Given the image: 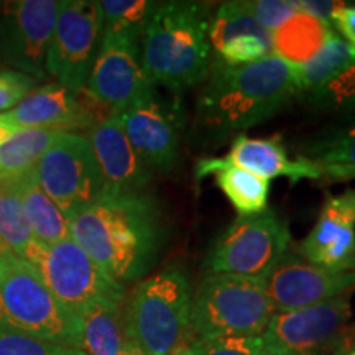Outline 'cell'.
<instances>
[{
  "label": "cell",
  "mask_w": 355,
  "mask_h": 355,
  "mask_svg": "<svg viewBox=\"0 0 355 355\" xmlns=\"http://www.w3.org/2000/svg\"><path fill=\"white\" fill-rule=\"evenodd\" d=\"M71 237L117 283L148 272L163 247L159 204L145 191L104 193L71 220Z\"/></svg>",
  "instance_id": "1"
},
{
  "label": "cell",
  "mask_w": 355,
  "mask_h": 355,
  "mask_svg": "<svg viewBox=\"0 0 355 355\" xmlns=\"http://www.w3.org/2000/svg\"><path fill=\"white\" fill-rule=\"evenodd\" d=\"M296 96L295 68L278 56L243 66L212 60L198 96L196 125L212 137L247 130L268 121Z\"/></svg>",
  "instance_id": "2"
},
{
  "label": "cell",
  "mask_w": 355,
  "mask_h": 355,
  "mask_svg": "<svg viewBox=\"0 0 355 355\" xmlns=\"http://www.w3.org/2000/svg\"><path fill=\"white\" fill-rule=\"evenodd\" d=\"M212 3H155L140 38V56L155 86L180 92L206 81L212 64L209 30Z\"/></svg>",
  "instance_id": "3"
},
{
  "label": "cell",
  "mask_w": 355,
  "mask_h": 355,
  "mask_svg": "<svg viewBox=\"0 0 355 355\" xmlns=\"http://www.w3.org/2000/svg\"><path fill=\"white\" fill-rule=\"evenodd\" d=\"M189 278L184 270L168 266L145 278L133 290L125 306V337L146 355H171L189 347Z\"/></svg>",
  "instance_id": "4"
},
{
  "label": "cell",
  "mask_w": 355,
  "mask_h": 355,
  "mask_svg": "<svg viewBox=\"0 0 355 355\" xmlns=\"http://www.w3.org/2000/svg\"><path fill=\"white\" fill-rule=\"evenodd\" d=\"M0 329L81 350L78 314L64 308L32 266L8 250L0 277Z\"/></svg>",
  "instance_id": "5"
},
{
  "label": "cell",
  "mask_w": 355,
  "mask_h": 355,
  "mask_svg": "<svg viewBox=\"0 0 355 355\" xmlns=\"http://www.w3.org/2000/svg\"><path fill=\"white\" fill-rule=\"evenodd\" d=\"M273 316L263 278L207 275L191 304V331L196 339L261 336Z\"/></svg>",
  "instance_id": "6"
},
{
  "label": "cell",
  "mask_w": 355,
  "mask_h": 355,
  "mask_svg": "<svg viewBox=\"0 0 355 355\" xmlns=\"http://www.w3.org/2000/svg\"><path fill=\"white\" fill-rule=\"evenodd\" d=\"M17 257L32 266L51 295L78 316L97 300H125L123 285L102 272L73 237L51 245L33 239Z\"/></svg>",
  "instance_id": "7"
},
{
  "label": "cell",
  "mask_w": 355,
  "mask_h": 355,
  "mask_svg": "<svg viewBox=\"0 0 355 355\" xmlns=\"http://www.w3.org/2000/svg\"><path fill=\"white\" fill-rule=\"evenodd\" d=\"M288 224L272 209L239 216L214 239L204 259L207 275L263 278L290 250Z\"/></svg>",
  "instance_id": "8"
},
{
  "label": "cell",
  "mask_w": 355,
  "mask_h": 355,
  "mask_svg": "<svg viewBox=\"0 0 355 355\" xmlns=\"http://www.w3.org/2000/svg\"><path fill=\"white\" fill-rule=\"evenodd\" d=\"M38 183L69 222L104 194V178L87 137L61 132L37 168Z\"/></svg>",
  "instance_id": "9"
},
{
  "label": "cell",
  "mask_w": 355,
  "mask_h": 355,
  "mask_svg": "<svg viewBox=\"0 0 355 355\" xmlns=\"http://www.w3.org/2000/svg\"><path fill=\"white\" fill-rule=\"evenodd\" d=\"M104 17L94 0H63L46 56V74L58 84L81 94L99 51Z\"/></svg>",
  "instance_id": "10"
},
{
  "label": "cell",
  "mask_w": 355,
  "mask_h": 355,
  "mask_svg": "<svg viewBox=\"0 0 355 355\" xmlns=\"http://www.w3.org/2000/svg\"><path fill=\"white\" fill-rule=\"evenodd\" d=\"M352 316L350 295L275 313L261 339L272 355H329Z\"/></svg>",
  "instance_id": "11"
},
{
  "label": "cell",
  "mask_w": 355,
  "mask_h": 355,
  "mask_svg": "<svg viewBox=\"0 0 355 355\" xmlns=\"http://www.w3.org/2000/svg\"><path fill=\"white\" fill-rule=\"evenodd\" d=\"M84 94L112 115L157 96V86L141 64L140 43L102 33Z\"/></svg>",
  "instance_id": "12"
},
{
  "label": "cell",
  "mask_w": 355,
  "mask_h": 355,
  "mask_svg": "<svg viewBox=\"0 0 355 355\" xmlns=\"http://www.w3.org/2000/svg\"><path fill=\"white\" fill-rule=\"evenodd\" d=\"M58 8L56 0L0 3V58L26 76L46 78V56Z\"/></svg>",
  "instance_id": "13"
},
{
  "label": "cell",
  "mask_w": 355,
  "mask_h": 355,
  "mask_svg": "<svg viewBox=\"0 0 355 355\" xmlns=\"http://www.w3.org/2000/svg\"><path fill=\"white\" fill-rule=\"evenodd\" d=\"M263 286L275 313L308 308L322 301L352 295L354 272H332L288 250L263 277Z\"/></svg>",
  "instance_id": "14"
},
{
  "label": "cell",
  "mask_w": 355,
  "mask_h": 355,
  "mask_svg": "<svg viewBox=\"0 0 355 355\" xmlns=\"http://www.w3.org/2000/svg\"><path fill=\"white\" fill-rule=\"evenodd\" d=\"M119 121L141 162L153 173H168L176 166L184 123L180 102L153 96L119 114Z\"/></svg>",
  "instance_id": "15"
},
{
  "label": "cell",
  "mask_w": 355,
  "mask_h": 355,
  "mask_svg": "<svg viewBox=\"0 0 355 355\" xmlns=\"http://www.w3.org/2000/svg\"><path fill=\"white\" fill-rule=\"evenodd\" d=\"M97 110H104L91 97L74 94L58 83L35 87L8 115L19 128L71 132L89 130L102 121Z\"/></svg>",
  "instance_id": "16"
},
{
  "label": "cell",
  "mask_w": 355,
  "mask_h": 355,
  "mask_svg": "<svg viewBox=\"0 0 355 355\" xmlns=\"http://www.w3.org/2000/svg\"><path fill=\"white\" fill-rule=\"evenodd\" d=\"M207 38L222 64L243 66L273 55L272 32L254 19L243 2L220 3L211 15Z\"/></svg>",
  "instance_id": "17"
},
{
  "label": "cell",
  "mask_w": 355,
  "mask_h": 355,
  "mask_svg": "<svg viewBox=\"0 0 355 355\" xmlns=\"http://www.w3.org/2000/svg\"><path fill=\"white\" fill-rule=\"evenodd\" d=\"M86 137L104 178V193L144 191L152 180L153 171L141 162L128 141L119 115L102 119L89 128Z\"/></svg>",
  "instance_id": "18"
},
{
  "label": "cell",
  "mask_w": 355,
  "mask_h": 355,
  "mask_svg": "<svg viewBox=\"0 0 355 355\" xmlns=\"http://www.w3.org/2000/svg\"><path fill=\"white\" fill-rule=\"evenodd\" d=\"M298 254L321 268L354 272L355 214L339 196L324 201L316 224L298 245Z\"/></svg>",
  "instance_id": "19"
},
{
  "label": "cell",
  "mask_w": 355,
  "mask_h": 355,
  "mask_svg": "<svg viewBox=\"0 0 355 355\" xmlns=\"http://www.w3.org/2000/svg\"><path fill=\"white\" fill-rule=\"evenodd\" d=\"M224 158L232 165L254 173L266 181L279 176L288 178L291 183H298L301 180L322 181L321 171L313 159L304 155L290 158L279 137L250 139L247 135H239L230 145L229 155Z\"/></svg>",
  "instance_id": "20"
},
{
  "label": "cell",
  "mask_w": 355,
  "mask_h": 355,
  "mask_svg": "<svg viewBox=\"0 0 355 355\" xmlns=\"http://www.w3.org/2000/svg\"><path fill=\"white\" fill-rule=\"evenodd\" d=\"M196 180L216 178V184L239 216H254L266 209L270 181L229 163L224 157L202 158L196 163Z\"/></svg>",
  "instance_id": "21"
},
{
  "label": "cell",
  "mask_w": 355,
  "mask_h": 355,
  "mask_svg": "<svg viewBox=\"0 0 355 355\" xmlns=\"http://www.w3.org/2000/svg\"><path fill=\"white\" fill-rule=\"evenodd\" d=\"M81 350L86 355H121L125 340L123 300L104 298L79 314Z\"/></svg>",
  "instance_id": "22"
},
{
  "label": "cell",
  "mask_w": 355,
  "mask_h": 355,
  "mask_svg": "<svg viewBox=\"0 0 355 355\" xmlns=\"http://www.w3.org/2000/svg\"><path fill=\"white\" fill-rule=\"evenodd\" d=\"M15 183L35 241L51 245L71 237V222L40 186L37 171L30 170L17 176Z\"/></svg>",
  "instance_id": "23"
},
{
  "label": "cell",
  "mask_w": 355,
  "mask_h": 355,
  "mask_svg": "<svg viewBox=\"0 0 355 355\" xmlns=\"http://www.w3.org/2000/svg\"><path fill=\"white\" fill-rule=\"evenodd\" d=\"M331 26L309 13L298 10L273 35V55L293 68L304 64L321 50Z\"/></svg>",
  "instance_id": "24"
},
{
  "label": "cell",
  "mask_w": 355,
  "mask_h": 355,
  "mask_svg": "<svg viewBox=\"0 0 355 355\" xmlns=\"http://www.w3.org/2000/svg\"><path fill=\"white\" fill-rule=\"evenodd\" d=\"M304 157L313 159L322 180L331 183L355 180V115L343 127L316 141Z\"/></svg>",
  "instance_id": "25"
},
{
  "label": "cell",
  "mask_w": 355,
  "mask_h": 355,
  "mask_svg": "<svg viewBox=\"0 0 355 355\" xmlns=\"http://www.w3.org/2000/svg\"><path fill=\"white\" fill-rule=\"evenodd\" d=\"M60 133L43 128H21L0 141V175L17 178L35 170Z\"/></svg>",
  "instance_id": "26"
},
{
  "label": "cell",
  "mask_w": 355,
  "mask_h": 355,
  "mask_svg": "<svg viewBox=\"0 0 355 355\" xmlns=\"http://www.w3.org/2000/svg\"><path fill=\"white\" fill-rule=\"evenodd\" d=\"M354 61L355 48L350 46L334 30H331L321 50L309 61H306L304 64L295 68L300 96H306L309 92L316 91L327 79H331L345 66L352 64Z\"/></svg>",
  "instance_id": "27"
},
{
  "label": "cell",
  "mask_w": 355,
  "mask_h": 355,
  "mask_svg": "<svg viewBox=\"0 0 355 355\" xmlns=\"http://www.w3.org/2000/svg\"><path fill=\"white\" fill-rule=\"evenodd\" d=\"M33 241L15 178L0 175V245L20 255Z\"/></svg>",
  "instance_id": "28"
},
{
  "label": "cell",
  "mask_w": 355,
  "mask_h": 355,
  "mask_svg": "<svg viewBox=\"0 0 355 355\" xmlns=\"http://www.w3.org/2000/svg\"><path fill=\"white\" fill-rule=\"evenodd\" d=\"M155 3L146 0H104L99 2L104 17V33L139 42Z\"/></svg>",
  "instance_id": "29"
},
{
  "label": "cell",
  "mask_w": 355,
  "mask_h": 355,
  "mask_svg": "<svg viewBox=\"0 0 355 355\" xmlns=\"http://www.w3.org/2000/svg\"><path fill=\"white\" fill-rule=\"evenodd\" d=\"M314 109L321 112L355 115V61L345 66L321 87L304 96Z\"/></svg>",
  "instance_id": "30"
},
{
  "label": "cell",
  "mask_w": 355,
  "mask_h": 355,
  "mask_svg": "<svg viewBox=\"0 0 355 355\" xmlns=\"http://www.w3.org/2000/svg\"><path fill=\"white\" fill-rule=\"evenodd\" d=\"M189 350L191 355H272L261 336L194 339Z\"/></svg>",
  "instance_id": "31"
},
{
  "label": "cell",
  "mask_w": 355,
  "mask_h": 355,
  "mask_svg": "<svg viewBox=\"0 0 355 355\" xmlns=\"http://www.w3.org/2000/svg\"><path fill=\"white\" fill-rule=\"evenodd\" d=\"M0 355H86L83 350L46 343L17 331L0 329Z\"/></svg>",
  "instance_id": "32"
},
{
  "label": "cell",
  "mask_w": 355,
  "mask_h": 355,
  "mask_svg": "<svg viewBox=\"0 0 355 355\" xmlns=\"http://www.w3.org/2000/svg\"><path fill=\"white\" fill-rule=\"evenodd\" d=\"M37 79L13 68H0V114L10 112L35 89Z\"/></svg>",
  "instance_id": "33"
},
{
  "label": "cell",
  "mask_w": 355,
  "mask_h": 355,
  "mask_svg": "<svg viewBox=\"0 0 355 355\" xmlns=\"http://www.w3.org/2000/svg\"><path fill=\"white\" fill-rule=\"evenodd\" d=\"M243 3L254 19L272 33L298 12L296 2L293 0H248Z\"/></svg>",
  "instance_id": "34"
},
{
  "label": "cell",
  "mask_w": 355,
  "mask_h": 355,
  "mask_svg": "<svg viewBox=\"0 0 355 355\" xmlns=\"http://www.w3.org/2000/svg\"><path fill=\"white\" fill-rule=\"evenodd\" d=\"M332 25L339 32L337 35L355 48V6L344 3L332 17Z\"/></svg>",
  "instance_id": "35"
},
{
  "label": "cell",
  "mask_w": 355,
  "mask_h": 355,
  "mask_svg": "<svg viewBox=\"0 0 355 355\" xmlns=\"http://www.w3.org/2000/svg\"><path fill=\"white\" fill-rule=\"evenodd\" d=\"M344 3L345 2H331V0L329 2H309L308 0V2H296V7H298V10L309 13V15L316 17L324 24L332 26V17Z\"/></svg>",
  "instance_id": "36"
},
{
  "label": "cell",
  "mask_w": 355,
  "mask_h": 355,
  "mask_svg": "<svg viewBox=\"0 0 355 355\" xmlns=\"http://www.w3.org/2000/svg\"><path fill=\"white\" fill-rule=\"evenodd\" d=\"M329 355H355V329H345Z\"/></svg>",
  "instance_id": "37"
},
{
  "label": "cell",
  "mask_w": 355,
  "mask_h": 355,
  "mask_svg": "<svg viewBox=\"0 0 355 355\" xmlns=\"http://www.w3.org/2000/svg\"><path fill=\"white\" fill-rule=\"evenodd\" d=\"M19 130H21V128L15 125V122L12 121V117L8 115V112L0 114V141L8 139V137L13 135V133H17Z\"/></svg>",
  "instance_id": "38"
},
{
  "label": "cell",
  "mask_w": 355,
  "mask_h": 355,
  "mask_svg": "<svg viewBox=\"0 0 355 355\" xmlns=\"http://www.w3.org/2000/svg\"><path fill=\"white\" fill-rule=\"evenodd\" d=\"M121 355H146V354L144 352V349H141L140 345L135 343V340H132L130 337H125Z\"/></svg>",
  "instance_id": "39"
},
{
  "label": "cell",
  "mask_w": 355,
  "mask_h": 355,
  "mask_svg": "<svg viewBox=\"0 0 355 355\" xmlns=\"http://www.w3.org/2000/svg\"><path fill=\"white\" fill-rule=\"evenodd\" d=\"M339 198H340V201H343L345 206H347L349 209L355 214V189L345 191V193L339 194Z\"/></svg>",
  "instance_id": "40"
},
{
  "label": "cell",
  "mask_w": 355,
  "mask_h": 355,
  "mask_svg": "<svg viewBox=\"0 0 355 355\" xmlns=\"http://www.w3.org/2000/svg\"><path fill=\"white\" fill-rule=\"evenodd\" d=\"M3 263H6V248L0 247V277H2L3 272Z\"/></svg>",
  "instance_id": "41"
},
{
  "label": "cell",
  "mask_w": 355,
  "mask_h": 355,
  "mask_svg": "<svg viewBox=\"0 0 355 355\" xmlns=\"http://www.w3.org/2000/svg\"><path fill=\"white\" fill-rule=\"evenodd\" d=\"M171 355H191V350H189V347H186V349H181V350H178V352L171 354Z\"/></svg>",
  "instance_id": "42"
},
{
  "label": "cell",
  "mask_w": 355,
  "mask_h": 355,
  "mask_svg": "<svg viewBox=\"0 0 355 355\" xmlns=\"http://www.w3.org/2000/svg\"><path fill=\"white\" fill-rule=\"evenodd\" d=\"M0 247H2V245H0ZM2 248H3V247H2Z\"/></svg>",
  "instance_id": "43"
},
{
  "label": "cell",
  "mask_w": 355,
  "mask_h": 355,
  "mask_svg": "<svg viewBox=\"0 0 355 355\" xmlns=\"http://www.w3.org/2000/svg\"><path fill=\"white\" fill-rule=\"evenodd\" d=\"M354 329H355V327H354Z\"/></svg>",
  "instance_id": "44"
}]
</instances>
